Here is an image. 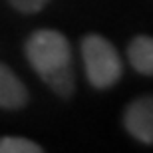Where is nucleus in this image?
<instances>
[{
    "label": "nucleus",
    "mask_w": 153,
    "mask_h": 153,
    "mask_svg": "<svg viewBox=\"0 0 153 153\" xmlns=\"http://www.w3.org/2000/svg\"><path fill=\"white\" fill-rule=\"evenodd\" d=\"M82 58L85 76L97 90H108L121 79L123 64L115 46L100 34H88L82 40Z\"/></svg>",
    "instance_id": "obj_2"
},
{
    "label": "nucleus",
    "mask_w": 153,
    "mask_h": 153,
    "mask_svg": "<svg viewBox=\"0 0 153 153\" xmlns=\"http://www.w3.org/2000/svg\"><path fill=\"white\" fill-rule=\"evenodd\" d=\"M28 102V90L6 64H0V108L20 109Z\"/></svg>",
    "instance_id": "obj_4"
},
{
    "label": "nucleus",
    "mask_w": 153,
    "mask_h": 153,
    "mask_svg": "<svg viewBox=\"0 0 153 153\" xmlns=\"http://www.w3.org/2000/svg\"><path fill=\"white\" fill-rule=\"evenodd\" d=\"M123 125L133 139L153 145V96H141L125 108Z\"/></svg>",
    "instance_id": "obj_3"
},
{
    "label": "nucleus",
    "mask_w": 153,
    "mask_h": 153,
    "mask_svg": "<svg viewBox=\"0 0 153 153\" xmlns=\"http://www.w3.org/2000/svg\"><path fill=\"white\" fill-rule=\"evenodd\" d=\"M44 149L38 143L24 139V137H2L0 153H42Z\"/></svg>",
    "instance_id": "obj_6"
},
{
    "label": "nucleus",
    "mask_w": 153,
    "mask_h": 153,
    "mask_svg": "<svg viewBox=\"0 0 153 153\" xmlns=\"http://www.w3.org/2000/svg\"><path fill=\"white\" fill-rule=\"evenodd\" d=\"M50 0H10V4L20 12H26V14H32V12L42 10Z\"/></svg>",
    "instance_id": "obj_7"
},
{
    "label": "nucleus",
    "mask_w": 153,
    "mask_h": 153,
    "mask_svg": "<svg viewBox=\"0 0 153 153\" xmlns=\"http://www.w3.org/2000/svg\"><path fill=\"white\" fill-rule=\"evenodd\" d=\"M26 58L58 96L70 97L76 88L72 48L58 30H36L26 40Z\"/></svg>",
    "instance_id": "obj_1"
},
{
    "label": "nucleus",
    "mask_w": 153,
    "mask_h": 153,
    "mask_svg": "<svg viewBox=\"0 0 153 153\" xmlns=\"http://www.w3.org/2000/svg\"><path fill=\"white\" fill-rule=\"evenodd\" d=\"M127 60L135 72L143 76H153V38L135 36L127 46Z\"/></svg>",
    "instance_id": "obj_5"
}]
</instances>
